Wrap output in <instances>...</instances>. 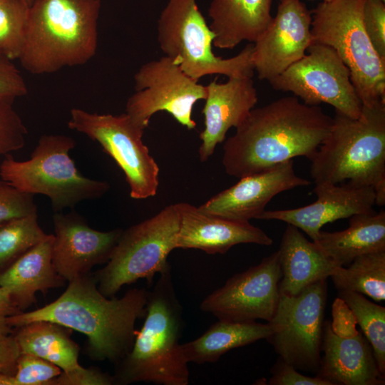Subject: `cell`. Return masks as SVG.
Masks as SVG:
<instances>
[{
    "label": "cell",
    "instance_id": "cell-1",
    "mask_svg": "<svg viewBox=\"0 0 385 385\" xmlns=\"http://www.w3.org/2000/svg\"><path fill=\"white\" fill-rule=\"evenodd\" d=\"M332 118L295 96L252 108L223 146L227 174L240 178L299 156L312 160L328 135Z\"/></svg>",
    "mask_w": 385,
    "mask_h": 385
},
{
    "label": "cell",
    "instance_id": "cell-46",
    "mask_svg": "<svg viewBox=\"0 0 385 385\" xmlns=\"http://www.w3.org/2000/svg\"><path fill=\"white\" fill-rule=\"evenodd\" d=\"M0 274H1V271H0Z\"/></svg>",
    "mask_w": 385,
    "mask_h": 385
},
{
    "label": "cell",
    "instance_id": "cell-6",
    "mask_svg": "<svg viewBox=\"0 0 385 385\" xmlns=\"http://www.w3.org/2000/svg\"><path fill=\"white\" fill-rule=\"evenodd\" d=\"M74 140L64 135H43L30 158L18 161L6 155L0 164V177L18 190L48 197L56 212L102 197L108 183L85 177L69 156Z\"/></svg>",
    "mask_w": 385,
    "mask_h": 385
},
{
    "label": "cell",
    "instance_id": "cell-39",
    "mask_svg": "<svg viewBox=\"0 0 385 385\" xmlns=\"http://www.w3.org/2000/svg\"><path fill=\"white\" fill-rule=\"evenodd\" d=\"M113 384V376L96 369L84 367L71 373L62 371L51 381V385H111Z\"/></svg>",
    "mask_w": 385,
    "mask_h": 385
},
{
    "label": "cell",
    "instance_id": "cell-20",
    "mask_svg": "<svg viewBox=\"0 0 385 385\" xmlns=\"http://www.w3.org/2000/svg\"><path fill=\"white\" fill-rule=\"evenodd\" d=\"M206 89L202 111L205 128L200 133L202 143L198 150L202 162L212 156L230 128L240 125L258 101L252 78H228L225 83H217L215 79Z\"/></svg>",
    "mask_w": 385,
    "mask_h": 385
},
{
    "label": "cell",
    "instance_id": "cell-33",
    "mask_svg": "<svg viewBox=\"0 0 385 385\" xmlns=\"http://www.w3.org/2000/svg\"><path fill=\"white\" fill-rule=\"evenodd\" d=\"M62 370L56 365L33 354H21L14 378L16 385H51Z\"/></svg>",
    "mask_w": 385,
    "mask_h": 385
},
{
    "label": "cell",
    "instance_id": "cell-21",
    "mask_svg": "<svg viewBox=\"0 0 385 385\" xmlns=\"http://www.w3.org/2000/svg\"><path fill=\"white\" fill-rule=\"evenodd\" d=\"M322 349L324 355L317 376L332 385L384 384L373 349L361 332L350 338L340 337L326 322Z\"/></svg>",
    "mask_w": 385,
    "mask_h": 385
},
{
    "label": "cell",
    "instance_id": "cell-8",
    "mask_svg": "<svg viewBox=\"0 0 385 385\" xmlns=\"http://www.w3.org/2000/svg\"><path fill=\"white\" fill-rule=\"evenodd\" d=\"M157 39L164 56L173 58L196 81L212 74L253 77V43L233 57L217 56L212 49L214 34L196 0H168L158 19Z\"/></svg>",
    "mask_w": 385,
    "mask_h": 385
},
{
    "label": "cell",
    "instance_id": "cell-16",
    "mask_svg": "<svg viewBox=\"0 0 385 385\" xmlns=\"http://www.w3.org/2000/svg\"><path fill=\"white\" fill-rule=\"evenodd\" d=\"M293 163V160H289L242 177L237 183L212 197L198 209L203 213L234 221L257 219L275 195L310 185L308 180L295 173Z\"/></svg>",
    "mask_w": 385,
    "mask_h": 385
},
{
    "label": "cell",
    "instance_id": "cell-27",
    "mask_svg": "<svg viewBox=\"0 0 385 385\" xmlns=\"http://www.w3.org/2000/svg\"><path fill=\"white\" fill-rule=\"evenodd\" d=\"M68 328L48 321H35L16 327L11 333L21 354H29L58 366L63 372L81 369L79 346L69 337Z\"/></svg>",
    "mask_w": 385,
    "mask_h": 385
},
{
    "label": "cell",
    "instance_id": "cell-12",
    "mask_svg": "<svg viewBox=\"0 0 385 385\" xmlns=\"http://www.w3.org/2000/svg\"><path fill=\"white\" fill-rule=\"evenodd\" d=\"M134 81L135 92L127 101L125 113L136 125L145 129L153 115L166 111L187 129L195 128L192 108L205 99L206 86L188 76L173 58L163 56L143 64Z\"/></svg>",
    "mask_w": 385,
    "mask_h": 385
},
{
    "label": "cell",
    "instance_id": "cell-19",
    "mask_svg": "<svg viewBox=\"0 0 385 385\" xmlns=\"http://www.w3.org/2000/svg\"><path fill=\"white\" fill-rule=\"evenodd\" d=\"M180 217L175 249H197L207 254H225L240 244L270 246L272 239L250 222L227 220L202 212L188 203L175 204Z\"/></svg>",
    "mask_w": 385,
    "mask_h": 385
},
{
    "label": "cell",
    "instance_id": "cell-37",
    "mask_svg": "<svg viewBox=\"0 0 385 385\" xmlns=\"http://www.w3.org/2000/svg\"><path fill=\"white\" fill-rule=\"evenodd\" d=\"M271 372L272 375L268 383L270 385H332L317 376L312 377L299 373L294 366L280 357Z\"/></svg>",
    "mask_w": 385,
    "mask_h": 385
},
{
    "label": "cell",
    "instance_id": "cell-18",
    "mask_svg": "<svg viewBox=\"0 0 385 385\" xmlns=\"http://www.w3.org/2000/svg\"><path fill=\"white\" fill-rule=\"evenodd\" d=\"M315 185L314 192L317 197L314 202L294 209L265 210L257 219L287 222L304 231L314 242L325 224L369 212L375 205V193L371 186L349 182Z\"/></svg>",
    "mask_w": 385,
    "mask_h": 385
},
{
    "label": "cell",
    "instance_id": "cell-17",
    "mask_svg": "<svg viewBox=\"0 0 385 385\" xmlns=\"http://www.w3.org/2000/svg\"><path fill=\"white\" fill-rule=\"evenodd\" d=\"M53 220L52 262L58 274L68 282L88 274L95 265L107 262L123 232L94 230L73 212H56Z\"/></svg>",
    "mask_w": 385,
    "mask_h": 385
},
{
    "label": "cell",
    "instance_id": "cell-42",
    "mask_svg": "<svg viewBox=\"0 0 385 385\" xmlns=\"http://www.w3.org/2000/svg\"><path fill=\"white\" fill-rule=\"evenodd\" d=\"M0 385H16L14 375L0 372Z\"/></svg>",
    "mask_w": 385,
    "mask_h": 385
},
{
    "label": "cell",
    "instance_id": "cell-30",
    "mask_svg": "<svg viewBox=\"0 0 385 385\" xmlns=\"http://www.w3.org/2000/svg\"><path fill=\"white\" fill-rule=\"evenodd\" d=\"M49 235L40 227L37 212L0 224V271Z\"/></svg>",
    "mask_w": 385,
    "mask_h": 385
},
{
    "label": "cell",
    "instance_id": "cell-40",
    "mask_svg": "<svg viewBox=\"0 0 385 385\" xmlns=\"http://www.w3.org/2000/svg\"><path fill=\"white\" fill-rule=\"evenodd\" d=\"M20 354L19 344L12 334L0 333V372L14 375Z\"/></svg>",
    "mask_w": 385,
    "mask_h": 385
},
{
    "label": "cell",
    "instance_id": "cell-43",
    "mask_svg": "<svg viewBox=\"0 0 385 385\" xmlns=\"http://www.w3.org/2000/svg\"><path fill=\"white\" fill-rule=\"evenodd\" d=\"M21 1H22L27 6H31V5L34 3L35 0H21Z\"/></svg>",
    "mask_w": 385,
    "mask_h": 385
},
{
    "label": "cell",
    "instance_id": "cell-11",
    "mask_svg": "<svg viewBox=\"0 0 385 385\" xmlns=\"http://www.w3.org/2000/svg\"><path fill=\"white\" fill-rule=\"evenodd\" d=\"M327 279L309 285L297 295L280 294L267 339L279 357L297 369L319 370L321 361Z\"/></svg>",
    "mask_w": 385,
    "mask_h": 385
},
{
    "label": "cell",
    "instance_id": "cell-44",
    "mask_svg": "<svg viewBox=\"0 0 385 385\" xmlns=\"http://www.w3.org/2000/svg\"><path fill=\"white\" fill-rule=\"evenodd\" d=\"M322 1H329V0H322Z\"/></svg>",
    "mask_w": 385,
    "mask_h": 385
},
{
    "label": "cell",
    "instance_id": "cell-35",
    "mask_svg": "<svg viewBox=\"0 0 385 385\" xmlns=\"http://www.w3.org/2000/svg\"><path fill=\"white\" fill-rule=\"evenodd\" d=\"M362 21L373 47L385 60V1L364 0Z\"/></svg>",
    "mask_w": 385,
    "mask_h": 385
},
{
    "label": "cell",
    "instance_id": "cell-41",
    "mask_svg": "<svg viewBox=\"0 0 385 385\" xmlns=\"http://www.w3.org/2000/svg\"><path fill=\"white\" fill-rule=\"evenodd\" d=\"M20 312H21L14 304L8 291L0 287V333L10 334L13 332L7 319Z\"/></svg>",
    "mask_w": 385,
    "mask_h": 385
},
{
    "label": "cell",
    "instance_id": "cell-26",
    "mask_svg": "<svg viewBox=\"0 0 385 385\" xmlns=\"http://www.w3.org/2000/svg\"><path fill=\"white\" fill-rule=\"evenodd\" d=\"M272 332L270 322L218 319L201 336L182 344V349L188 363H213L231 349L267 339Z\"/></svg>",
    "mask_w": 385,
    "mask_h": 385
},
{
    "label": "cell",
    "instance_id": "cell-4",
    "mask_svg": "<svg viewBox=\"0 0 385 385\" xmlns=\"http://www.w3.org/2000/svg\"><path fill=\"white\" fill-rule=\"evenodd\" d=\"M101 0H35L29 7L22 67L35 74L83 65L96 54Z\"/></svg>",
    "mask_w": 385,
    "mask_h": 385
},
{
    "label": "cell",
    "instance_id": "cell-38",
    "mask_svg": "<svg viewBox=\"0 0 385 385\" xmlns=\"http://www.w3.org/2000/svg\"><path fill=\"white\" fill-rule=\"evenodd\" d=\"M332 315L330 327L336 335L350 338L358 334L359 332L356 329V317L346 303L339 297L332 304Z\"/></svg>",
    "mask_w": 385,
    "mask_h": 385
},
{
    "label": "cell",
    "instance_id": "cell-13",
    "mask_svg": "<svg viewBox=\"0 0 385 385\" xmlns=\"http://www.w3.org/2000/svg\"><path fill=\"white\" fill-rule=\"evenodd\" d=\"M307 51L308 54L269 81L272 88L291 92L307 105L328 103L336 112L357 118L362 104L350 71L336 51L313 42Z\"/></svg>",
    "mask_w": 385,
    "mask_h": 385
},
{
    "label": "cell",
    "instance_id": "cell-25",
    "mask_svg": "<svg viewBox=\"0 0 385 385\" xmlns=\"http://www.w3.org/2000/svg\"><path fill=\"white\" fill-rule=\"evenodd\" d=\"M314 242L339 266L349 265L355 258L385 251V212L374 210L351 217L342 231H320Z\"/></svg>",
    "mask_w": 385,
    "mask_h": 385
},
{
    "label": "cell",
    "instance_id": "cell-5",
    "mask_svg": "<svg viewBox=\"0 0 385 385\" xmlns=\"http://www.w3.org/2000/svg\"><path fill=\"white\" fill-rule=\"evenodd\" d=\"M314 183L385 185V101L362 106L357 118L335 111L330 130L311 160Z\"/></svg>",
    "mask_w": 385,
    "mask_h": 385
},
{
    "label": "cell",
    "instance_id": "cell-36",
    "mask_svg": "<svg viewBox=\"0 0 385 385\" xmlns=\"http://www.w3.org/2000/svg\"><path fill=\"white\" fill-rule=\"evenodd\" d=\"M13 61L0 55V98L14 101L27 94L26 83Z\"/></svg>",
    "mask_w": 385,
    "mask_h": 385
},
{
    "label": "cell",
    "instance_id": "cell-24",
    "mask_svg": "<svg viewBox=\"0 0 385 385\" xmlns=\"http://www.w3.org/2000/svg\"><path fill=\"white\" fill-rule=\"evenodd\" d=\"M53 235L41 241L1 272L0 287L22 312L36 301L37 292L61 287L65 280L52 262Z\"/></svg>",
    "mask_w": 385,
    "mask_h": 385
},
{
    "label": "cell",
    "instance_id": "cell-29",
    "mask_svg": "<svg viewBox=\"0 0 385 385\" xmlns=\"http://www.w3.org/2000/svg\"><path fill=\"white\" fill-rule=\"evenodd\" d=\"M353 312L357 324L370 343L381 374L385 375V307L369 301L364 295L351 291H339Z\"/></svg>",
    "mask_w": 385,
    "mask_h": 385
},
{
    "label": "cell",
    "instance_id": "cell-10",
    "mask_svg": "<svg viewBox=\"0 0 385 385\" xmlns=\"http://www.w3.org/2000/svg\"><path fill=\"white\" fill-rule=\"evenodd\" d=\"M70 129L98 142L123 171L133 199L153 197L159 185V167L143 143L145 129L125 113L98 114L75 108L70 111Z\"/></svg>",
    "mask_w": 385,
    "mask_h": 385
},
{
    "label": "cell",
    "instance_id": "cell-34",
    "mask_svg": "<svg viewBox=\"0 0 385 385\" xmlns=\"http://www.w3.org/2000/svg\"><path fill=\"white\" fill-rule=\"evenodd\" d=\"M37 212L34 195L24 192L9 183L0 180V224Z\"/></svg>",
    "mask_w": 385,
    "mask_h": 385
},
{
    "label": "cell",
    "instance_id": "cell-14",
    "mask_svg": "<svg viewBox=\"0 0 385 385\" xmlns=\"http://www.w3.org/2000/svg\"><path fill=\"white\" fill-rule=\"evenodd\" d=\"M282 277L279 251L247 270L229 278L207 295L200 309L218 319L254 322L273 318L280 298Z\"/></svg>",
    "mask_w": 385,
    "mask_h": 385
},
{
    "label": "cell",
    "instance_id": "cell-31",
    "mask_svg": "<svg viewBox=\"0 0 385 385\" xmlns=\"http://www.w3.org/2000/svg\"><path fill=\"white\" fill-rule=\"evenodd\" d=\"M29 7L21 0H0V55L11 61L22 53Z\"/></svg>",
    "mask_w": 385,
    "mask_h": 385
},
{
    "label": "cell",
    "instance_id": "cell-22",
    "mask_svg": "<svg viewBox=\"0 0 385 385\" xmlns=\"http://www.w3.org/2000/svg\"><path fill=\"white\" fill-rule=\"evenodd\" d=\"M279 255L282 277L280 294L294 296L309 285L331 277L341 267L309 241L294 225L287 224L280 242Z\"/></svg>",
    "mask_w": 385,
    "mask_h": 385
},
{
    "label": "cell",
    "instance_id": "cell-15",
    "mask_svg": "<svg viewBox=\"0 0 385 385\" xmlns=\"http://www.w3.org/2000/svg\"><path fill=\"white\" fill-rule=\"evenodd\" d=\"M312 13L301 0H280L276 16L253 43L252 61L260 80L274 78L304 56L314 42Z\"/></svg>",
    "mask_w": 385,
    "mask_h": 385
},
{
    "label": "cell",
    "instance_id": "cell-2",
    "mask_svg": "<svg viewBox=\"0 0 385 385\" xmlns=\"http://www.w3.org/2000/svg\"><path fill=\"white\" fill-rule=\"evenodd\" d=\"M148 290L133 288L120 298L108 297L88 273L68 282L55 301L38 309L7 319L11 327L35 321H48L84 334L90 355L95 360L118 363L131 349L135 324L145 317Z\"/></svg>",
    "mask_w": 385,
    "mask_h": 385
},
{
    "label": "cell",
    "instance_id": "cell-23",
    "mask_svg": "<svg viewBox=\"0 0 385 385\" xmlns=\"http://www.w3.org/2000/svg\"><path fill=\"white\" fill-rule=\"evenodd\" d=\"M272 0H212L207 14L212 44L232 49L243 41L254 43L271 23Z\"/></svg>",
    "mask_w": 385,
    "mask_h": 385
},
{
    "label": "cell",
    "instance_id": "cell-45",
    "mask_svg": "<svg viewBox=\"0 0 385 385\" xmlns=\"http://www.w3.org/2000/svg\"><path fill=\"white\" fill-rule=\"evenodd\" d=\"M384 1H385V0H383Z\"/></svg>",
    "mask_w": 385,
    "mask_h": 385
},
{
    "label": "cell",
    "instance_id": "cell-3",
    "mask_svg": "<svg viewBox=\"0 0 385 385\" xmlns=\"http://www.w3.org/2000/svg\"><path fill=\"white\" fill-rule=\"evenodd\" d=\"M183 326L170 267L148 291L143 325L130 351L118 362L114 384L188 385V362L180 343Z\"/></svg>",
    "mask_w": 385,
    "mask_h": 385
},
{
    "label": "cell",
    "instance_id": "cell-32",
    "mask_svg": "<svg viewBox=\"0 0 385 385\" xmlns=\"http://www.w3.org/2000/svg\"><path fill=\"white\" fill-rule=\"evenodd\" d=\"M14 101L0 98V155L21 149L27 129L13 107Z\"/></svg>",
    "mask_w": 385,
    "mask_h": 385
},
{
    "label": "cell",
    "instance_id": "cell-28",
    "mask_svg": "<svg viewBox=\"0 0 385 385\" xmlns=\"http://www.w3.org/2000/svg\"><path fill=\"white\" fill-rule=\"evenodd\" d=\"M339 291H351L377 302L385 299V251L355 258L347 267H339L330 277Z\"/></svg>",
    "mask_w": 385,
    "mask_h": 385
},
{
    "label": "cell",
    "instance_id": "cell-9",
    "mask_svg": "<svg viewBox=\"0 0 385 385\" xmlns=\"http://www.w3.org/2000/svg\"><path fill=\"white\" fill-rule=\"evenodd\" d=\"M180 217L175 204L134 225L121 235L107 262L96 272L95 279L100 292L113 297L125 284L153 277L170 267L169 254L175 249Z\"/></svg>",
    "mask_w": 385,
    "mask_h": 385
},
{
    "label": "cell",
    "instance_id": "cell-7",
    "mask_svg": "<svg viewBox=\"0 0 385 385\" xmlns=\"http://www.w3.org/2000/svg\"><path fill=\"white\" fill-rule=\"evenodd\" d=\"M364 0L322 1L313 11L314 43L334 48L348 67L362 106L385 101V60L373 47L364 27Z\"/></svg>",
    "mask_w": 385,
    "mask_h": 385
}]
</instances>
